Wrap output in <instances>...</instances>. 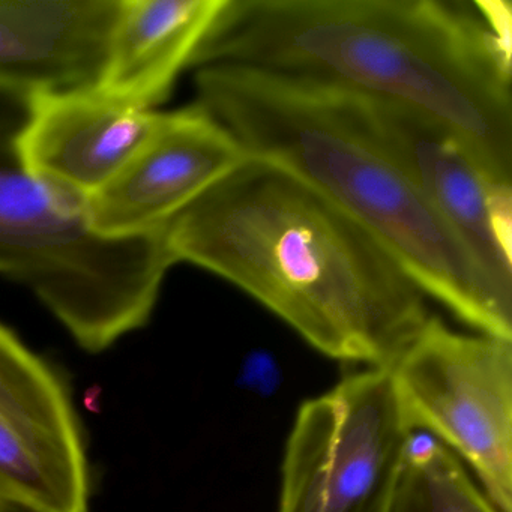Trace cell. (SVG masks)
Wrapping results in <instances>:
<instances>
[{"label":"cell","mask_w":512,"mask_h":512,"mask_svg":"<svg viewBox=\"0 0 512 512\" xmlns=\"http://www.w3.org/2000/svg\"><path fill=\"white\" fill-rule=\"evenodd\" d=\"M205 67L406 107L512 187V52L473 0H224L191 62Z\"/></svg>","instance_id":"1"},{"label":"cell","mask_w":512,"mask_h":512,"mask_svg":"<svg viewBox=\"0 0 512 512\" xmlns=\"http://www.w3.org/2000/svg\"><path fill=\"white\" fill-rule=\"evenodd\" d=\"M175 263L229 281L317 352L389 368L431 314L427 296L343 209L247 155L164 227Z\"/></svg>","instance_id":"2"},{"label":"cell","mask_w":512,"mask_h":512,"mask_svg":"<svg viewBox=\"0 0 512 512\" xmlns=\"http://www.w3.org/2000/svg\"><path fill=\"white\" fill-rule=\"evenodd\" d=\"M197 101L245 154L272 161L361 224L413 283L481 334L512 341L491 286L358 95L232 67L194 76Z\"/></svg>","instance_id":"3"},{"label":"cell","mask_w":512,"mask_h":512,"mask_svg":"<svg viewBox=\"0 0 512 512\" xmlns=\"http://www.w3.org/2000/svg\"><path fill=\"white\" fill-rule=\"evenodd\" d=\"M0 136V275L31 290L77 344L100 353L143 328L175 266L163 229L107 238L85 202L32 175Z\"/></svg>","instance_id":"4"},{"label":"cell","mask_w":512,"mask_h":512,"mask_svg":"<svg viewBox=\"0 0 512 512\" xmlns=\"http://www.w3.org/2000/svg\"><path fill=\"white\" fill-rule=\"evenodd\" d=\"M413 431L388 368L344 377L299 407L278 512H388Z\"/></svg>","instance_id":"5"},{"label":"cell","mask_w":512,"mask_h":512,"mask_svg":"<svg viewBox=\"0 0 512 512\" xmlns=\"http://www.w3.org/2000/svg\"><path fill=\"white\" fill-rule=\"evenodd\" d=\"M388 370L413 430L461 455L491 503L512 512V341L430 316Z\"/></svg>","instance_id":"6"},{"label":"cell","mask_w":512,"mask_h":512,"mask_svg":"<svg viewBox=\"0 0 512 512\" xmlns=\"http://www.w3.org/2000/svg\"><path fill=\"white\" fill-rule=\"evenodd\" d=\"M88 458L68 389L0 323V512H88Z\"/></svg>","instance_id":"7"},{"label":"cell","mask_w":512,"mask_h":512,"mask_svg":"<svg viewBox=\"0 0 512 512\" xmlns=\"http://www.w3.org/2000/svg\"><path fill=\"white\" fill-rule=\"evenodd\" d=\"M245 158L229 131L199 104L157 113L130 160L85 200L89 226L107 238L157 232Z\"/></svg>","instance_id":"8"},{"label":"cell","mask_w":512,"mask_h":512,"mask_svg":"<svg viewBox=\"0 0 512 512\" xmlns=\"http://www.w3.org/2000/svg\"><path fill=\"white\" fill-rule=\"evenodd\" d=\"M16 148L32 175L85 202L130 160L157 112L94 89L44 95L26 103Z\"/></svg>","instance_id":"9"},{"label":"cell","mask_w":512,"mask_h":512,"mask_svg":"<svg viewBox=\"0 0 512 512\" xmlns=\"http://www.w3.org/2000/svg\"><path fill=\"white\" fill-rule=\"evenodd\" d=\"M122 0H0V97L97 88Z\"/></svg>","instance_id":"10"},{"label":"cell","mask_w":512,"mask_h":512,"mask_svg":"<svg viewBox=\"0 0 512 512\" xmlns=\"http://www.w3.org/2000/svg\"><path fill=\"white\" fill-rule=\"evenodd\" d=\"M367 100V98H365ZM377 124L491 286L512 302V254L494 229L493 193L454 137L419 113L367 100Z\"/></svg>","instance_id":"11"},{"label":"cell","mask_w":512,"mask_h":512,"mask_svg":"<svg viewBox=\"0 0 512 512\" xmlns=\"http://www.w3.org/2000/svg\"><path fill=\"white\" fill-rule=\"evenodd\" d=\"M224 0H122L98 91L128 106L154 110L223 8Z\"/></svg>","instance_id":"12"},{"label":"cell","mask_w":512,"mask_h":512,"mask_svg":"<svg viewBox=\"0 0 512 512\" xmlns=\"http://www.w3.org/2000/svg\"><path fill=\"white\" fill-rule=\"evenodd\" d=\"M388 512H500L439 440L413 436Z\"/></svg>","instance_id":"13"},{"label":"cell","mask_w":512,"mask_h":512,"mask_svg":"<svg viewBox=\"0 0 512 512\" xmlns=\"http://www.w3.org/2000/svg\"><path fill=\"white\" fill-rule=\"evenodd\" d=\"M26 115L25 104L0 97V136H17L25 124Z\"/></svg>","instance_id":"14"}]
</instances>
